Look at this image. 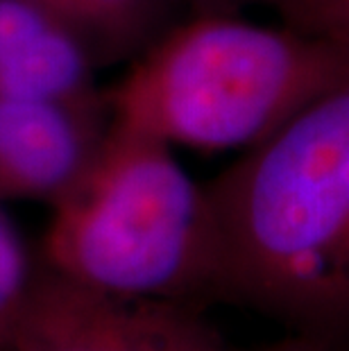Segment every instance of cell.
Segmentation results:
<instances>
[{
  "label": "cell",
  "instance_id": "6da1fadb",
  "mask_svg": "<svg viewBox=\"0 0 349 351\" xmlns=\"http://www.w3.org/2000/svg\"><path fill=\"white\" fill-rule=\"evenodd\" d=\"M220 302L349 342V77L204 184Z\"/></svg>",
  "mask_w": 349,
  "mask_h": 351
},
{
  "label": "cell",
  "instance_id": "7a4b0ae2",
  "mask_svg": "<svg viewBox=\"0 0 349 351\" xmlns=\"http://www.w3.org/2000/svg\"><path fill=\"white\" fill-rule=\"evenodd\" d=\"M349 77V46L243 14H186L105 91L111 121L170 147L245 152Z\"/></svg>",
  "mask_w": 349,
  "mask_h": 351
},
{
  "label": "cell",
  "instance_id": "3957f363",
  "mask_svg": "<svg viewBox=\"0 0 349 351\" xmlns=\"http://www.w3.org/2000/svg\"><path fill=\"white\" fill-rule=\"evenodd\" d=\"M50 208L46 270L111 295L200 308L220 302L204 184L163 141L111 121L91 163Z\"/></svg>",
  "mask_w": 349,
  "mask_h": 351
},
{
  "label": "cell",
  "instance_id": "277c9868",
  "mask_svg": "<svg viewBox=\"0 0 349 351\" xmlns=\"http://www.w3.org/2000/svg\"><path fill=\"white\" fill-rule=\"evenodd\" d=\"M3 351H229L193 304L93 290L50 270L34 274Z\"/></svg>",
  "mask_w": 349,
  "mask_h": 351
},
{
  "label": "cell",
  "instance_id": "5b68a950",
  "mask_svg": "<svg viewBox=\"0 0 349 351\" xmlns=\"http://www.w3.org/2000/svg\"><path fill=\"white\" fill-rule=\"evenodd\" d=\"M111 127L105 93L0 102V199L53 202L84 173Z\"/></svg>",
  "mask_w": 349,
  "mask_h": 351
},
{
  "label": "cell",
  "instance_id": "8992f818",
  "mask_svg": "<svg viewBox=\"0 0 349 351\" xmlns=\"http://www.w3.org/2000/svg\"><path fill=\"white\" fill-rule=\"evenodd\" d=\"M184 16V0H57L53 7V19L95 66L132 64Z\"/></svg>",
  "mask_w": 349,
  "mask_h": 351
},
{
  "label": "cell",
  "instance_id": "52a82bcc",
  "mask_svg": "<svg viewBox=\"0 0 349 351\" xmlns=\"http://www.w3.org/2000/svg\"><path fill=\"white\" fill-rule=\"evenodd\" d=\"M55 23L32 0H0V102L43 98L55 59L43 32Z\"/></svg>",
  "mask_w": 349,
  "mask_h": 351
},
{
  "label": "cell",
  "instance_id": "ba28073f",
  "mask_svg": "<svg viewBox=\"0 0 349 351\" xmlns=\"http://www.w3.org/2000/svg\"><path fill=\"white\" fill-rule=\"evenodd\" d=\"M34 279L23 238L10 218L0 211V351L14 315L23 304L29 283Z\"/></svg>",
  "mask_w": 349,
  "mask_h": 351
},
{
  "label": "cell",
  "instance_id": "9c48e42d",
  "mask_svg": "<svg viewBox=\"0 0 349 351\" xmlns=\"http://www.w3.org/2000/svg\"><path fill=\"white\" fill-rule=\"evenodd\" d=\"M270 10L288 27L349 46V0H274Z\"/></svg>",
  "mask_w": 349,
  "mask_h": 351
},
{
  "label": "cell",
  "instance_id": "30bf717a",
  "mask_svg": "<svg viewBox=\"0 0 349 351\" xmlns=\"http://www.w3.org/2000/svg\"><path fill=\"white\" fill-rule=\"evenodd\" d=\"M274 0H184L186 14H245L252 7H272Z\"/></svg>",
  "mask_w": 349,
  "mask_h": 351
},
{
  "label": "cell",
  "instance_id": "8fae6325",
  "mask_svg": "<svg viewBox=\"0 0 349 351\" xmlns=\"http://www.w3.org/2000/svg\"><path fill=\"white\" fill-rule=\"evenodd\" d=\"M250 351H338V347L329 345V342L315 340V338H306V335L291 333L288 338L274 342V345L261 347V349H250Z\"/></svg>",
  "mask_w": 349,
  "mask_h": 351
},
{
  "label": "cell",
  "instance_id": "7c38bea8",
  "mask_svg": "<svg viewBox=\"0 0 349 351\" xmlns=\"http://www.w3.org/2000/svg\"><path fill=\"white\" fill-rule=\"evenodd\" d=\"M32 3H34V5H39L41 10H46V12L50 14V16H53V7H55L57 0H32Z\"/></svg>",
  "mask_w": 349,
  "mask_h": 351
}]
</instances>
